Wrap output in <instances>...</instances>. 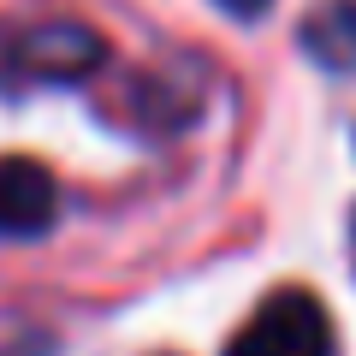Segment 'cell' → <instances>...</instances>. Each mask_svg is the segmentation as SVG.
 Segmentation results:
<instances>
[{"label":"cell","mask_w":356,"mask_h":356,"mask_svg":"<svg viewBox=\"0 0 356 356\" xmlns=\"http://www.w3.org/2000/svg\"><path fill=\"white\" fill-rule=\"evenodd\" d=\"M60 214V184L30 154H0V238H36Z\"/></svg>","instance_id":"2"},{"label":"cell","mask_w":356,"mask_h":356,"mask_svg":"<svg viewBox=\"0 0 356 356\" xmlns=\"http://www.w3.org/2000/svg\"><path fill=\"white\" fill-rule=\"evenodd\" d=\"M226 356H332V315L315 291L280 285L232 332Z\"/></svg>","instance_id":"1"},{"label":"cell","mask_w":356,"mask_h":356,"mask_svg":"<svg viewBox=\"0 0 356 356\" xmlns=\"http://www.w3.org/2000/svg\"><path fill=\"white\" fill-rule=\"evenodd\" d=\"M303 48L327 72H356V0H321L303 24Z\"/></svg>","instance_id":"3"},{"label":"cell","mask_w":356,"mask_h":356,"mask_svg":"<svg viewBox=\"0 0 356 356\" xmlns=\"http://www.w3.org/2000/svg\"><path fill=\"white\" fill-rule=\"evenodd\" d=\"M220 6H226L232 18H261L267 6H273V0H220Z\"/></svg>","instance_id":"4"}]
</instances>
